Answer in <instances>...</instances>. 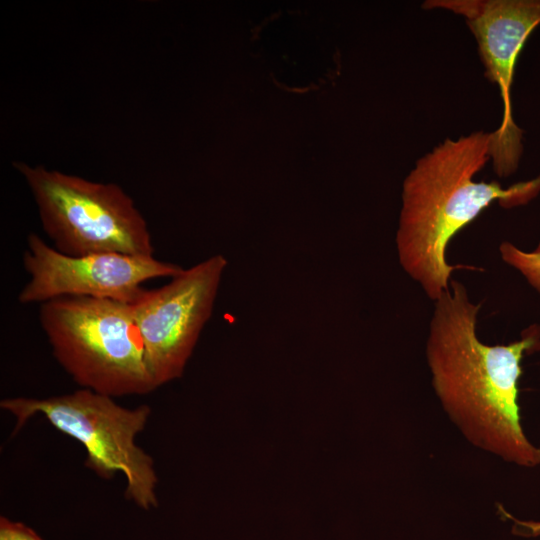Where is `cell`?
Instances as JSON below:
<instances>
[{
    "label": "cell",
    "mask_w": 540,
    "mask_h": 540,
    "mask_svg": "<svg viewBox=\"0 0 540 540\" xmlns=\"http://www.w3.org/2000/svg\"><path fill=\"white\" fill-rule=\"evenodd\" d=\"M0 407L16 418V433L32 416L42 414L56 429L82 443L85 465L104 479L122 472L125 496L144 510L158 505L153 459L136 443L151 408H125L111 396L90 389L47 398H6Z\"/></svg>",
    "instance_id": "cell-5"
},
{
    "label": "cell",
    "mask_w": 540,
    "mask_h": 540,
    "mask_svg": "<svg viewBox=\"0 0 540 540\" xmlns=\"http://www.w3.org/2000/svg\"><path fill=\"white\" fill-rule=\"evenodd\" d=\"M227 259L213 255L131 304L145 364L156 389L182 376L211 317Z\"/></svg>",
    "instance_id": "cell-6"
},
{
    "label": "cell",
    "mask_w": 540,
    "mask_h": 540,
    "mask_svg": "<svg viewBox=\"0 0 540 540\" xmlns=\"http://www.w3.org/2000/svg\"><path fill=\"white\" fill-rule=\"evenodd\" d=\"M0 540H43L33 529L25 524L0 517Z\"/></svg>",
    "instance_id": "cell-10"
},
{
    "label": "cell",
    "mask_w": 540,
    "mask_h": 540,
    "mask_svg": "<svg viewBox=\"0 0 540 540\" xmlns=\"http://www.w3.org/2000/svg\"><path fill=\"white\" fill-rule=\"evenodd\" d=\"M535 251L540 252V241H539V243H538V245H537Z\"/></svg>",
    "instance_id": "cell-12"
},
{
    "label": "cell",
    "mask_w": 540,
    "mask_h": 540,
    "mask_svg": "<svg viewBox=\"0 0 540 540\" xmlns=\"http://www.w3.org/2000/svg\"><path fill=\"white\" fill-rule=\"evenodd\" d=\"M14 166L26 182L43 231L57 251L70 256L153 255L145 218L117 184L23 162Z\"/></svg>",
    "instance_id": "cell-4"
},
{
    "label": "cell",
    "mask_w": 540,
    "mask_h": 540,
    "mask_svg": "<svg viewBox=\"0 0 540 540\" xmlns=\"http://www.w3.org/2000/svg\"><path fill=\"white\" fill-rule=\"evenodd\" d=\"M501 516L512 522L511 531L521 537H540V520H523L511 515L502 505H498Z\"/></svg>",
    "instance_id": "cell-11"
},
{
    "label": "cell",
    "mask_w": 540,
    "mask_h": 540,
    "mask_svg": "<svg viewBox=\"0 0 540 540\" xmlns=\"http://www.w3.org/2000/svg\"><path fill=\"white\" fill-rule=\"evenodd\" d=\"M39 320L55 359L83 388L111 397L156 389L131 304L61 297L40 305Z\"/></svg>",
    "instance_id": "cell-3"
},
{
    "label": "cell",
    "mask_w": 540,
    "mask_h": 540,
    "mask_svg": "<svg viewBox=\"0 0 540 540\" xmlns=\"http://www.w3.org/2000/svg\"><path fill=\"white\" fill-rule=\"evenodd\" d=\"M502 261L518 271L540 294V252L524 251L509 241L499 246Z\"/></svg>",
    "instance_id": "cell-9"
},
{
    "label": "cell",
    "mask_w": 540,
    "mask_h": 540,
    "mask_svg": "<svg viewBox=\"0 0 540 540\" xmlns=\"http://www.w3.org/2000/svg\"><path fill=\"white\" fill-rule=\"evenodd\" d=\"M422 7L464 17L474 35L485 77L498 87L503 104L501 123L492 131L493 170L500 178L511 176L523 152V131L512 108L514 70L524 43L540 25V0H427Z\"/></svg>",
    "instance_id": "cell-7"
},
{
    "label": "cell",
    "mask_w": 540,
    "mask_h": 540,
    "mask_svg": "<svg viewBox=\"0 0 540 540\" xmlns=\"http://www.w3.org/2000/svg\"><path fill=\"white\" fill-rule=\"evenodd\" d=\"M23 266L30 276L18 293V302L24 305H41L61 297L111 299L132 304L145 293L144 282L172 278L184 270L153 255H66L36 233L27 236Z\"/></svg>",
    "instance_id": "cell-8"
},
{
    "label": "cell",
    "mask_w": 540,
    "mask_h": 540,
    "mask_svg": "<svg viewBox=\"0 0 540 540\" xmlns=\"http://www.w3.org/2000/svg\"><path fill=\"white\" fill-rule=\"evenodd\" d=\"M492 132L447 138L420 157L403 182L396 232L399 264L433 302L449 289L456 266L446 258L450 240L485 208L525 205L540 192V176L503 187L476 181L491 161Z\"/></svg>",
    "instance_id": "cell-2"
},
{
    "label": "cell",
    "mask_w": 540,
    "mask_h": 540,
    "mask_svg": "<svg viewBox=\"0 0 540 540\" xmlns=\"http://www.w3.org/2000/svg\"><path fill=\"white\" fill-rule=\"evenodd\" d=\"M480 308L453 279L434 301L426 341L433 390L474 447L520 467H537L540 447L522 427L518 381L524 355L540 349V328L529 327L506 345H488L476 332Z\"/></svg>",
    "instance_id": "cell-1"
}]
</instances>
